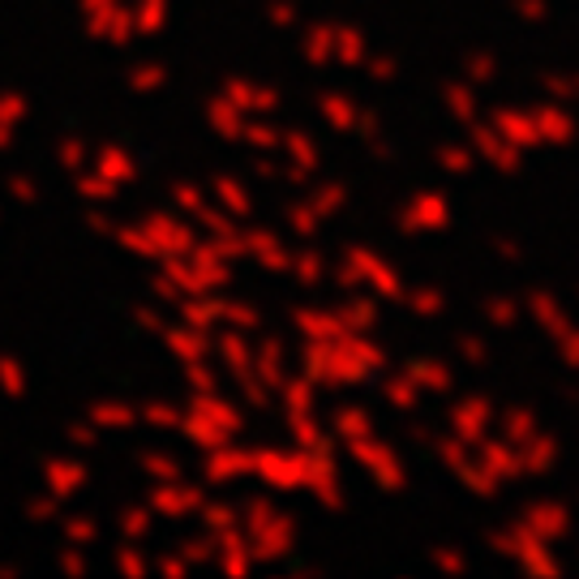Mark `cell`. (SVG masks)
Instances as JSON below:
<instances>
[{
	"label": "cell",
	"mask_w": 579,
	"mask_h": 579,
	"mask_svg": "<svg viewBox=\"0 0 579 579\" xmlns=\"http://www.w3.org/2000/svg\"><path fill=\"white\" fill-rule=\"evenodd\" d=\"M386 374V347L369 340V331H340L331 340H309L305 378L322 390L365 386Z\"/></svg>",
	"instance_id": "cell-1"
},
{
	"label": "cell",
	"mask_w": 579,
	"mask_h": 579,
	"mask_svg": "<svg viewBox=\"0 0 579 579\" xmlns=\"http://www.w3.org/2000/svg\"><path fill=\"white\" fill-rule=\"evenodd\" d=\"M331 275H335V283H340L344 292L365 288V292L378 297V301H399V297H404V270L395 267L386 254L369 249V245H347Z\"/></svg>",
	"instance_id": "cell-2"
},
{
	"label": "cell",
	"mask_w": 579,
	"mask_h": 579,
	"mask_svg": "<svg viewBox=\"0 0 579 579\" xmlns=\"http://www.w3.org/2000/svg\"><path fill=\"white\" fill-rule=\"evenodd\" d=\"M490 545L498 549L506 562H515L519 571L528 579H558L567 567H562V558L554 554V545L549 540H540L533 528H524V524H511V528H498Z\"/></svg>",
	"instance_id": "cell-3"
},
{
	"label": "cell",
	"mask_w": 579,
	"mask_h": 579,
	"mask_svg": "<svg viewBox=\"0 0 579 579\" xmlns=\"http://www.w3.org/2000/svg\"><path fill=\"white\" fill-rule=\"evenodd\" d=\"M524 313H533V322H537L540 331L554 340L558 361H562L571 374H579V322L567 313V305H562L554 292L537 288V292L524 297Z\"/></svg>",
	"instance_id": "cell-4"
},
{
	"label": "cell",
	"mask_w": 579,
	"mask_h": 579,
	"mask_svg": "<svg viewBox=\"0 0 579 579\" xmlns=\"http://www.w3.org/2000/svg\"><path fill=\"white\" fill-rule=\"evenodd\" d=\"M347 451H352L356 468H361L383 494H404V490H408V463H404V455H399L390 442H383L378 433H365V438L347 442Z\"/></svg>",
	"instance_id": "cell-5"
},
{
	"label": "cell",
	"mask_w": 579,
	"mask_h": 579,
	"mask_svg": "<svg viewBox=\"0 0 579 579\" xmlns=\"http://www.w3.org/2000/svg\"><path fill=\"white\" fill-rule=\"evenodd\" d=\"M249 533H254L249 554H254V558H267V562L292 554V545H297V524H292L283 511H275L270 502H254V506H249Z\"/></svg>",
	"instance_id": "cell-6"
},
{
	"label": "cell",
	"mask_w": 579,
	"mask_h": 579,
	"mask_svg": "<svg viewBox=\"0 0 579 579\" xmlns=\"http://www.w3.org/2000/svg\"><path fill=\"white\" fill-rule=\"evenodd\" d=\"M433 451H438L442 468L460 481L472 498H494V494H498V485L481 472V463H476V455H472V442H463V438H455V433H438Z\"/></svg>",
	"instance_id": "cell-7"
},
{
	"label": "cell",
	"mask_w": 579,
	"mask_h": 579,
	"mask_svg": "<svg viewBox=\"0 0 579 579\" xmlns=\"http://www.w3.org/2000/svg\"><path fill=\"white\" fill-rule=\"evenodd\" d=\"M395 228L404 232V236H433V232H447L451 228V202H447V193H438V190L412 193V197L395 211Z\"/></svg>",
	"instance_id": "cell-8"
},
{
	"label": "cell",
	"mask_w": 579,
	"mask_h": 579,
	"mask_svg": "<svg viewBox=\"0 0 579 579\" xmlns=\"http://www.w3.org/2000/svg\"><path fill=\"white\" fill-rule=\"evenodd\" d=\"M494 417H498V408H494L490 395H463L447 408V433H455V438L476 447L485 433H494Z\"/></svg>",
	"instance_id": "cell-9"
},
{
	"label": "cell",
	"mask_w": 579,
	"mask_h": 579,
	"mask_svg": "<svg viewBox=\"0 0 579 579\" xmlns=\"http://www.w3.org/2000/svg\"><path fill=\"white\" fill-rule=\"evenodd\" d=\"M249 472L270 490H305V451H258L249 455Z\"/></svg>",
	"instance_id": "cell-10"
},
{
	"label": "cell",
	"mask_w": 579,
	"mask_h": 579,
	"mask_svg": "<svg viewBox=\"0 0 579 579\" xmlns=\"http://www.w3.org/2000/svg\"><path fill=\"white\" fill-rule=\"evenodd\" d=\"M305 490L326 511H344V485H340V463L335 451H305Z\"/></svg>",
	"instance_id": "cell-11"
},
{
	"label": "cell",
	"mask_w": 579,
	"mask_h": 579,
	"mask_svg": "<svg viewBox=\"0 0 579 579\" xmlns=\"http://www.w3.org/2000/svg\"><path fill=\"white\" fill-rule=\"evenodd\" d=\"M468 129H472V142H468V147L476 151V159H485L494 172H506V176H511V172H519V168H524V151H515V147L502 138L490 120H481V116H476Z\"/></svg>",
	"instance_id": "cell-12"
},
{
	"label": "cell",
	"mask_w": 579,
	"mask_h": 579,
	"mask_svg": "<svg viewBox=\"0 0 579 579\" xmlns=\"http://www.w3.org/2000/svg\"><path fill=\"white\" fill-rule=\"evenodd\" d=\"M519 524L524 528H533L540 540H549V545H562V540L571 537V528H576V515H571V506L567 502H528L524 506V515H519Z\"/></svg>",
	"instance_id": "cell-13"
},
{
	"label": "cell",
	"mask_w": 579,
	"mask_h": 579,
	"mask_svg": "<svg viewBox=\"0 0 579 579\" xmlns=\"http://www.w3.org/2000/svg\"><path fill=\"white\" fill-rule=\"evenodd\" d=\"M472 455L481 463V472L494 481V485H515V481H524V472H519V455H515V447L506 442V438H494V433H485L476 447H472Z\"/></svg>",
	"instance_id": "cell-14"
},
{
	"label": "cell",
	"mask_w": 579,
	"mask_h": 579,
	"mask_svg": "<svg viewBox=\"0 0 579 579\" xmlns=\"http://www.w3.org/2000/svg\"><path fill=\"white\" fill-rule=\"evenodd\" d=\"M533 120H537V133H540V147H571L579 138V120L567 104L558 99H540L533 104Z\"/></svg>",
	"instance_id": "cell-15"
},
{
	"label": "cell",
	"mask_w": 579,
	"mask_h": 579,
	"mask_svg": "<svg viewBox=\"0 0 579 579\" xmlns=\"http://www.w3.org/2000/svg\"><path fill=\"white\" fill-rule=\"evenodd\" d=\"M490 125L498 129L515 151L524 154L540 151V133H537V120H533V108H494V112H490Z\"/></svg>",
	"instance_id": "cell-16"
},
{
	"label": "cell",
	"mask_w": 579,
	"mask_h": 579,
	"mask_svg": "<svg viewBox=\"0 0 579 579\" xmlns=\"http://www.w3.org/2000/svg\"><path fill=\"white\" fill-rule=\"evenodd\" d=\"M515 455H519V472H524V481H528V476H549V472L558 468L562 447H558V438H554V433L537 429L533 438H524V442L515 447Z\"/></svg>",
	"instance_id": "cell-17"
},
{
	"label": "cell",
	"mask_w": 579,
	"mask_h": 579,
	"mask_svg": "<svg viewBox=\"0 0 579 579\" xmlns=\"http://www.w3.org/2000/svg\"><path fill=\"white\" fill-rule=\"evenodd\" d=\"M404 378L417 386L421 395H451V390H455L451 365L438 361V356H417V361H408V365H404Z\"/></svg>",
	"instance_id": "cell-18"
},
{
	"label": "cell",
	"mask_w": 579,
	"mask_h": 579,
	"mask_svg": "<svg viewBox=\"0 0 579 579\" xmlns=\"http://www.w3.org/2000/svg\"><path fill=\"white\" fill-rule=\"evenodd\" d=\"M378 305H383L378 297H369L365 288H356L344 305L335 309V318H340V326H344V331H369V335H374V326H378V313H383Z\"/></svg>",
	"instance_id": "cell-19"
},
{
	"label": "cell",
	"mask_w": 579,
	"mask_h": 579,
	"mask_svg": "<svg viewBox=\"0 0 579 579\" xmlns=\"http://www.w3.org/2000/svg\"><path fill=\"white\" fill-rule=\"evenodd\" d=\"M369 56V39L356 26H335V43H331V65L340 69H361Z\"/></svg>",
	"instance_id": "cell-20"
},
{
	"label": "cell",
	"mask_w": 579,
	"mask_h": 579,
	"mask_svg": "<svg viewBox=\"0 0 579 579\" xmlns=\"http://www.w3.org/2000/svg\"><path fill=\"white\" fill-rule=\"evenodd\" d=\"M318 112H322V120H326L335 133H356V116H361V108H356V99H352V95L326 90V95L318 99Z\"/></svg>",
	"instance_id": "cell-21"
},
{
	"label": "cell",
	"mask_w": 579,
	"mask_h": 579,
	"mask_svg": "<svg viewBox=\"0 0 579 579\" xmlns=\"http://www.w3.org/2000/svg\"><path fill=\"white\" fill-rule=\"evenodd\" d=\"M331 433L340 438V442H356V438H365V433H374V412L365 408V404H344V408H335V421H331Z\"/></svg>",
	"instance_id": "cell-22"
},
{
	"label": "cell",
	"mask_w": 579,
	"mask_h": 579,
	"mask_svg": "<svg viewBox=\"0 0 579 579\" xmlns=\"http://www.w3.org/2000/svg\"><path fill=\"white\" fill-rule=\"evenodd\" d=\"M442 104H447V112L455 116L460 125H472L476 116H481V99H476V86L472 82H442Z\"/></svg>",
	"instance_id": "cell-23"
},
{
	"label": "cell",
	"mask_w": 579,
	"mask_h": 579,
	"mask_svg": "<svg viewBox=\"0 0 579 579\" xmlns=\"http://www.w3.org/2000/svg\"><path fill=\"white\" fill-rule=\"evenodd\" d=\"M494 425H498V438H506L511 447H519L524 438H533V433L540 429L533 408H502L498 417H494Z\"/></svg>",
	"instance_id": "cell-24"
},
{
	"label": "cell",
	"mask_w": 579,
	"mask_h": 579,
	"mask_svg": "<svg viewBox=\"0 0 579 579\" xmlns=\"http://www.w3.org/2000/svg\"><path fill=\"white\" fill-rule=\"evenodd\" d=\"M421 390L404 378V369L399 374H386L383 378V404L386 408H395V412H417L421 408Z\"/></svg>",
	"instance_id": "cell-25"
},
{
	"label": "cell",
	"mask_w": 579,
	"mask_h": 579,
	"mask_svg": "<svg viewBox=\"0 0 579 579\" xmlns=\"http://www.w3.org/2000/svg\"><path fill=\"white\" fill-rule=\"evenodd\" d=\"M399 301L412 309L417 318H442V313H447V292H442V288H433V283L404 288V297H399Z\"/></svg>",
	"instance_id": "cell-26"
},
{
	"label": "cell",
	"mask_w": 579,
	"mask_h": 579,
	"mask_svg": "<svg viewBox=\"0 0 579 579\" xmlns=\"http://www.w3.org/2000/svg\"><path fill=\"white\" fill-rule=\"evenodd\" d=\"M297 331H301L305 340H331V335H340L344 326H340L335 309H301V313H297Z\"/></svg>",
	"instance_id": "cell-27"
},
{
	"label": "cell",
	"mask_w": 579,
	"mask_h": 579,
	"mask_svg": "<svg viewBox=\"0 0 579 579\" xmlns=\"http://www.w3.org/2000/svg\"><path fill=\"white\" fill-rule=\"evenodd\" d=\"M433 163H438L447 176H468L472 163H476V151H472L468 142H442V147L433 151Z\"/></svg>",
	"instance_id": "cell-28"
},
{
	"label": "cell",
	"mask_w": 579,
	"mask_h": 579,
	"mask_svg": "<svg viewBox=\"0 0 579 579\" xmlns=\"http://www.w3.org/2000/svg\"><path fill=\"white\" fill-rule=\"evenodd\" d=\"M279 390H283V404H288V417L313 412V408H318V386L309 383L305 374H301V378H283Z\"/></svg>",
	"instance_id": "cell-29"
},
{
	"label": "cell",
	"mask_w": 579,
	"mask_h": 579,
	"mask_svg": "<svg viewBox=\"0 0 579 579\" xmlns=\"http://www.w3.org/2000/svg\"><path fill=\"white\" fill-rule=\"evenodd\" d=\"M460 77L463 82H472L476 90L490 86V82L498 77V56H494V52H468L460 61Z\"/></svg>",
	"instance_id": "cell-30"
},
{
	"label": "cell",
	"mask_w": 579,
	"mask_h": 579,
	"mask_svg": "<svg viewBox=\"0 0 579 579\" xmlns=\"http://www.w3.org/2000/svg\"><path fill=\"white\" fill-rule=\"evenodd\" d=\"M288 421H292V438L301 442V451H326L331 447V433L313 421V412H297Z\"/></svg>",
	"instance_id": "cell-31"
},
{
	"label": "cell",
	"mask_w": 579,
	"mask_h": 579,
	"mask_svg": "<svg viewBox=\"0 0 579 579\" xmlns=\"http://www.w3.org/2000/svg\"><path fill=\"white\" fill-rule=\"evenodd\" d=\"M344 202H347V190L344 185H318V190L309 193V211L318 215V219H331V215H340L344 211Z\"/></svg>",
	"instance_id": "cell-32"
},
{
	"label": "cell",
	"mask_w": 579,
	"mask_h": 579,
	"mask_svg": "<svg viewBox=\"0 0 579 579\" xmlns=\"http://www.w3.org/2000/svg\"><path fill=\"white\" fill-rule=\"evenodd\" d=\"M481 313H485V322H490V326L506 331V326H515V322H519L524 301H515V297H490V301L481 305Z\"/></svg>",
	"instance_id": "cell-33"
},
{
	"label": "cell",
	"mask_w": 579,
	"mask_h": 579,
	"mask_svg": "<svg viewBox=\"0 0 579 579\" xmlns=\"http://www.w3.org/2000/svg\"><path fill=\"white\" fill-rule=\"evenodd\" d=\"M279 142L288 147V154H292V163H297V168H305V172H313V168L322 163V154H318V147H313V138H309V133H301V129L283 133Z\"/></svg>",
	"instance_id": "cell-34"
},
{
	"label": "cell",
	"mask_w": 579,
	"mask_h": 579,
	"mask_svg": "<svg viewBox=\"0 0 579 579\" xmlns=\"http://www.w3.org/2000/svg\"><path fill=\"white\" fill-rule=\"evenodd\" d=\"M429 562H433V571L447 579H463L468 576V554L455 549V545H438L433 554H429Z\"/></svg>",
	"instance_id": "cell-35"
},
{
	"label": "cell",
	"mask_w": 579,
	"mask_h": 579,
	"mask_svg": "<svg viewBox=\"0 0 579 579\" xmlns=\"http://www.w3.org/2000/svg\"><path fill=\"white\" fill-rule=\"evenodd\" d=\"M228 95H232L228 104H236V108H254V112H270V108H275V90H262V86L236 82Z\"/></svg>",
	"instance_id": "cell-36"
},
{
	"label": "cell",
	"mask_w": 579,
	"mask_h": 579,
	"mask_svg": "<svg viewBox=\"0 0 579 579\" xmlns=\"http://www.w3.org/2000/svg\"><path fill=\"white\" fill-rule=\"evenodd\" d=\"M249 249H254L270 270H288V262H292V258L283 254V245H279L270 232H254V236H249Z\"/></svg>",
	"instance_id": "cell-37"
},
{
	"label": "cell",
	"mask_w": 579,
	"mask_h": 579,
	"mask_svg": "<svg viewBox=\"0 0 579 579\" xmlns=\"http://www.w3.org/2000/svg\"><path fill=\"white\" fill-rule=\"evenodd\" d=\"M331 43H335V26H313L305 35L309 65H331Z\"/></svg>",
	"instance_id": "cell-38"
},
{
	"label": "cell",
	"mask_w": 579,
	"mask_h": 579,
	"mask_svg": "<svg viewBox=\"0 0 579 579\" xmlns=\"http://www.w3.org/2000/svg\"><path fill=\"white\" fill-rule=\"evenodd\" d=\"M258 378L267 386H279L288 374H283V347H279V340H267V347H262V356H258Z\"/></svg>",
	"instance_id": "cell-39"
},
{
	"label": "cell",
	"mask_w": 579,
	"mask_h": 579,
	"mask_svg": "<svg viewBox=\"0 0 579 579\" xmlns=\"http://www.w3.org/2000/svg\"><path fill=\"white\" fill-rule=\"evenodd\" d=\"M361 69L369 74V82H378V86H386V82H395V77H399V61H395V56H386V52H383V56H374V52H369Z\"/></svg>",
	"instance_id": "cell-40"
},
{
	"label": "cell",
	"mask_w": 579,
	"mask_h": 579,
	"mask_svg": "<svg viewBox=\"0 0 579 579\" xmlns=\"http://www.w3.org/2000/svg\"><path fill=\"white\" fill-rule=\"evenodd\" d=\"M455 352H460L468 365H485V361H490V344H485L481 335H472V331L455 335Z\"/></svg>",
	"instance_id": "cell-41"
},
{
	"label": "cell",
	"mask_w": 579,
	"mask_h": 579,
	"mask_svg": "<svg viewBox=\"0 0 579 579\" xmlns=\"http://www.w3.org/2000/svg\"><path fill=\"white\" fill-rule=\"evenodd\" d=\"M288 267L297 270V279H301V283H322V275H326L322 254H313V249H309V254H301L297 262H288Z\"/></svg>",
	"instance_id": "cell-42"
},
{
	"label": "cell",
	"mask_w": 579,
	"mask_h": 579,
	"mask_svg": "<svg viewBox=\"0 0 579 579\" xmlns=\"http://www.w3.org/2000/svg\"><path fill=\"white\" fill-rule=\"evenodd\" d=\"M540 95L567 104V99H576V82H571L567 74H549V77H540Z\"/></svg>",
	"instance_id": "cell-43"
},
{
	"label": "cell",
	"mask_w": 579,
	"mask_h": 579,
	"mask_svg": "<svg viewBox=\"0 0 579 579\" xmlns=\"http://www.w3.org/2000/svg\"><path fill=\"white\" fill-rule=\"evenodd\" d=\"M288 224H292V232H301V236H318V224H322V219L309 211V202H301V206L288 211Z\"/></svg>",
	"instance_id": "cell-44"
},
{
	"label": "cell",
	"mask_w": 579,
	"mask_h": 579,
	"mask_svg": "<svg viewBox=\"0 0 579 579\" xmlns=\"http://www.w3.org/2000/svg\"><path fill=\"white\" fill-rule=\"evenodd\" d=\"M219 197H224V206L236 211V215H245V211H249V193L240 190V185H232V181H219Z\"/></svg>",
	"instance_id": "cell-45"
},
{
	"label": "cell",
	"mask_w": 579,
	"mask_h": 579,
	"mask_svg": "<svg viewBox=\"0 0 579 579\" xmlns=\"http://www.w3.org/2000/svg\"><path fill=\"white\" fill-rule=\"evenodd\" d=\"M515 18L519 22H545L549 18V0H515Z\"/></svg>",
	"instance_id": "cell-46"
},
{
	"label": "cell",
	"mask_w": 579,
	"mask_h": 579,
	"mask_svg": "<svg viewBox=\"0 0 579 579\" xmlns=\"http://www.w3.org/2000/svg\"><path fill=\"white\" fill-rule=\"evenodd\" d=\"M490 249L506 258V262H519L524 258V249H519V240H511V236H490Z\"/></svg>",
	"instance_id": "cell-47"
},
{
	"label": "cell",
	"mask_w": 579,
	"mask_h": 579,
	"mask_svg": "<svg viewBox=\"0 0 579 579\" xmlns=\"http://www.w3.org/2000/svg\"><path fill=\"white\" fill-rule=\"evenodd\" d=\"M224 352H228V361L240 369V374H249V347H245V340H236V335H228V344H224Z\"/></svg>",
	"instance_id": "cell-48"
},
{
	"label": "cell",
	"mask_w": 579,
	"mask_h": 579,
	"mask_svg": "<svg viewBox=\"0 0 579 579\" xmlns=\"http://www.w3.org/2000/svg\"><path fill=\"white\" fill-rule=\"evenodd\" d=\"M211 116H215V125H219L228 138H236V133H240V116L232 112V104H219V108H215Z\"/></svg>",
	"instance_id": "cell-49"
},
{
	"label": "cell",
	"mask_w": 579,
	"mask_h": 579,
	"mask_svg": "<svg viewBox=\"0 0 579 579\" xmlns=\"http://www.w3.org/2000/svg\"><path fill=\"white\" fill-rule=\"evenodd\" d=\"M356 133H361V138L383 133V120H378V112H365V108H361V116H356Z\"/></svg>",
	"instance_id": "cell-50"
},
{
	"label": "cell",
	"mask_w": 579,
	"mask_h": 579,
	"mask_svg": "<svg viewBox=\"0 0 579 579\" xmlns=\"http://www.w3.org/2000/svg\"><path fill=\"white\" fill-rule=\"evenodd\" d=\"M249 138L258 142V147H279V129H270V125H249Z\"/></svg>",
	"instance_id": "cell-51"
},
{
	"label": "cell",
	"mask_w": 579,
	"mask_h": 579,
	"mask_svg": "<svg viewBox=\"0 0 579 579\" xmlns=\"http://www.w3.org/2000/svg\"><path fill=\"white\" fill-rule=\"evenodd\" d=\"M408 438H412L417 447H429V451H433V442H438V429H429V425H412V429H408Z\"/></svg>",
	"instance_id": "cell-52"
},
{
	"label": "cell",
	"mask_w": 579,
	"mask_h": 579,
	"mask_svg": "<svg viewBox=\"0 0 579 579\" xmlns=\"http://www.w3.org/2000/svg\"><path fill=\"white\" fill-rule=\"evenodd\" d=\"M270 22H275V26H292V22H297V13H292L288 4H275V9H270Z\"/></svg>",
	"instance_id": "cell-53"
},
{
	"label": "cell",
	"mask_w": 579,
	"mask_h": 579,
	"mask_svg": "<svg viewBox=\"0 0 579 579\" xmlns=\"http://www.w3.org/2000/svg\"><path fill=\"white\" fill-rule=\"evenodd\" d=\"M365 142H369V151H374V159H390V142H386L383 133H374V138H365Z\"/></svg>",
	"instance_id": "cell-54"
},
{
	"label": "cell",
	"mask_w": 579,
	"mask_h": 579,
	"mask_svg": "<svg viewBox=\"0 0 579 579\" xmlns=\"http://www.w3.org/2000/svg\"><path fill=\"white\" fill-rule=\"evenodd\" d=\"M562 404H579V386L576 383L562 386Z\"/></svg>",
	"instance_id": "cell-55"
},
{
	"label": "cell",
	"mask_w": 579,
	"mask_h": 579,
	"mask_svg": "<svg viewBox=\"0 0 579 579\" xmlns=\"http://www.w3.org/2000/svg\"><path fill=\"white\" fill-rule=\"evenodd\" d=\"M571 82H576V99H579V77H571Z\"/></svg>",
	"instance_id": "cell-56"
}]
</instances>
